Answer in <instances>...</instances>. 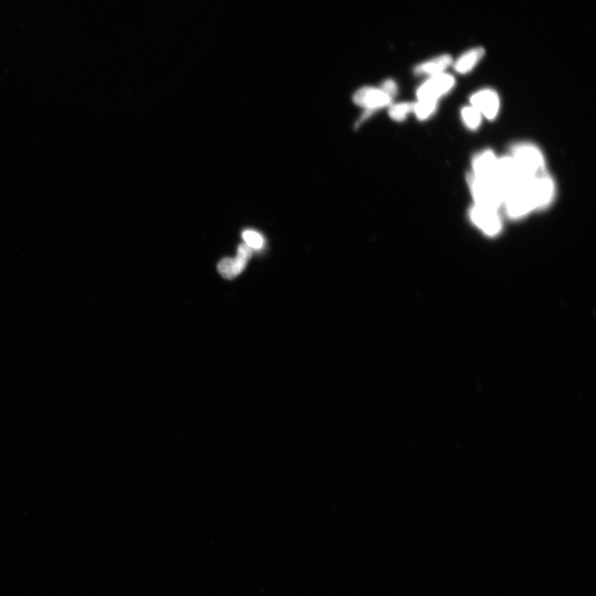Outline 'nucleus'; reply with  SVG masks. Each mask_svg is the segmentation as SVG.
<instances>
[{
  "label": "nucleus",
  "mask_w": 596,
  "mask_h": 596,
  "mask_svg": "<svg viewBox=\"0 0 596 596\" xmlns=\"http://www.w3.org/2000/svg\"><path fill=\"white\" fill-rule=\"evenodd\" d=\"M461 118L465 126L470 131H476L482 122L481 114L473 106H466L461 109Z\"/></svg>",
  "instance_id": "14"
},
{
  "label": "nucleus",
  "mask_w": 596,
  "mask_h": 596,
  "mask_svg": "<svg viewBox=\"0 0 596 596\" xmlns=\"http://www.w3.org/2000/svg\"><path fill=\"white\" fill-rule=\"evenodd\" d=\"M394 97V96L386 92L382 87L380 89L375 87L360 89L354 94V97H353V101H354L357 106L366 109V112L362 116L360 121H364L365 118L371 116L372 112L390 106Z\"/></svg>",
  "instance_id": "4"
},
{
  "label": "nucleus",
  "mask_w": 596,
  "mask_h": 596,
  "mask_svg": "<svg viewBox=\"0 0 596 596\" xmlns=\"http://www.w3.org/2000/svg\"><path fill=\"white\" fill-rule=\"evenodd\" d=\"M470 104L481 114L482 116H485L490 121L496 118L500 107L498 94L491 89H481L472 94Z\"/></svg>",
  "instance_id": "8"
},
{
  "label": "nucleus",
  "mask_w": 596,
  "mask_h": 596,
  "mask_svg": "<svg viewBox=\"0 0 596 596\" xmlns=\"http://www.w3.org/2000/svg\"><path fill=\"white\" fill-rule=\"evenodd\" d=\"M452 63L450 55H441L440 57L419 64L415 67L414 72L417 74L434 77L436 74L444 73L445 70Z\"/></svg>",
  "instance_id": "11"
},
{
  "label": "nucleus",
  "mask_w": 596,
  "mask_h": 596,
  "mask_svg": "<svg viewBox=\"0 0 596 596\" xmlns=\"http://www.w3.org/2000/svg\"><path fill=\"white\" fill-rule=\"evenodd\" d=\"M498 158L490 150L482 152L475 157L472 167L474 176L483 178H495Z\"/></svg>",
  "instance_id": "10"
},
{
  "label": "nucleus",
  "mask_w": 596,
  "mask_h": 596,
  "mask_svg": "<svg viewBox=\"0 0 596 596\" xmlns=\"http://www.w3.org/2000/svg\"><path fill=\"white\" fill-rule=\"evenodd\" d=\"M529 180L526 179L506 190L503 206L509 218L519 220L535 211L529 190Z\"/></svg>",
  "instance_id": "3"
},
{
  "label": "nucleus",
  "mask_w": 596,
  "mask_h": 596,
  "mask_svg": "<svg viewBox=\"0 0 596 596\" xmlns=\"http://www.w3.org/2000/svg\"><path fill=\"white\" fill-rule=\"evenodd\" d=\"M485 55V50L475 48L462 54L454 64L456 72L466 74L472 71Z\"/></svg>",
  "instance_id": "12"
},
{
  "label": "nucleus",
  "mask_w": 596,
  "mask_h": 596,
  "mask_svg": "<svg viewBox=\"0 0 596 596\" xmlns=\"http://www.w3.org/2000/svg\"><path fill=\"white\" fill-rule=\"evenodd\" d=\"M512 158L526 179L546 172L545 159L540 149L530 143H521L512 148Z\"/></svg>",
  "instance_id": "2"
},
{
  "label": "nucleus",
  "mask_w": 596,
  "mask_h": 596,
  "mask_svg": "<svg viewBox=\"0 0 596 596\" xmlns=\"http://www.w3.org/2000/svg\"><path fill=\"white\" fill-rule=\"evenodd\" d=\"M495 179L505 189V191L516 185V184L526 180L522 175L519 167H517L514 159L511 156L498 159Z\"/></svg>",
  "instance_id": "9"
},
{
  "label": "nucleus",
  "mask_w": 596,
  "mask_h": 596,
  "mask_svg": "<svg viewBox=\"0 0 596 596\" xmlns=\"http://www.w3.org/2000/svg\"><path fill=\"white\" fill-rule=\"evenodd\" d=\"M218 270L223 277L226 280H233L236 277L235 270H233V258H226L219 263Z\"/></svg>",
  "instance_id": "17"
},
{
  "label": "nucleus",
  "mask_w": 596,
  "mask_h": 596,
  "mask_svg": "<svg viewBox=\"0 0 596 596\" xmlns=\"http://www.w3.org/2000/svg\"><path fill=\"white\" fill-rule=\"evenodd\" d=\"M468 182L475 205L493 210L503 206L506 191L496 179L478 177L471 173Z\"/></svg>",
  "instance_id": "1"
},
{
  "label": "nucleus",
  "mask_w": 596,
  "mask_h": 596,
  "mask_svg": "<svg viewBox=\"0 0 596 596\" xmlns=\"http://www.w3.org/2000/svg\"><path fill=\"white\" fill-rule=\"evenodd\" d=\"M437 107V101L434 99H419L416 103H414V109L412 112L416 114L417 118L420 121H425L430 118L436 111Z\"/></svg>",
  "instance_id": "13"
},
{
  "label": "nucleus",
  "mask_w": 596,
  "mask_h": 596,
  "mask_svg": "<svg viewBox=\"0 0 596 596\" xmlns=\"http://www.w3.org/2000/svg\"><path fill=\"white\" fill-rule=\"evenodd\" d=\"M529 190L533 198L535 210H543L551 205L555 197V183L548 173L531 178Z\"/></svg>",
  "instance_id": "5"
},
{
  "label": "nucleus",
  "mask_w": 596,
  "mask_h": 596,
  "mask_svg": "<svg viewBox=\"0 0 596 596\" xmlns=\"http://www.w3.org/2000/svg\"><path fill=\"white\" fill-rule=\"evenodd\" d=\"M470 218L486 236H496L502 231L503 223L498 210L475 205L470 208Z\"/></svg>",
  "instance_id": "6"
},
{
  "label": "nucleus",
  "mask_w": 596,
  "mask_h": 596,
  "mask_svg": "<svg viewBox=\"0 0 596 596\" xmlns=\"http://www.w3.org/2000/svg\"><path fill=\"white\" fill-rule=\"evenodd\" d=\"M243 238L245 245L255 250H260L263 245V238L256 231H245L243 233Z\"/></svg>",
  "instance_id": "16"
},
{
  "label": "nucleus",
  "mask_w": 596,
  "mask_h": 596,
  "mask_svg": "<svg viewBox=\"0 0 596 596\" xmlns=\"http://www.w3.org/2000/svg\"><path fill=\"white\" fill-rule=\"evenodd\" d=\"M414 109V103L402 102L391 104L389 114L392 119L396 121H402L407 118Z\"/></svg>",
  "instance_id": "15"
},
{
  "label": "nucleus",
  "mask_w": 596,
  "mask_h": 596,
  "mask_svg": "<svg viewBox=\"0 0 596 596\" xmlns=\"http://www.w3.org/2000/svg\"><path fill=\"white\" fill-rule=\"evenodd\" d=\"M455 78L451 74L441 73L430 77L426 82L417 89L416 96L419 99H438L451 91L455 86Z\"/></svg>",
  "instance_id": "7"
}]
</instances>
